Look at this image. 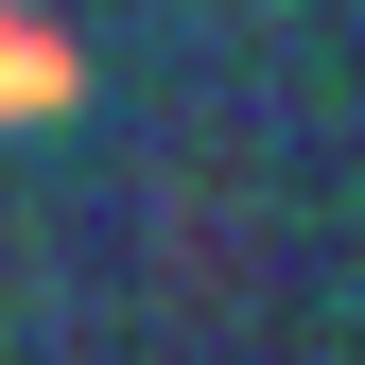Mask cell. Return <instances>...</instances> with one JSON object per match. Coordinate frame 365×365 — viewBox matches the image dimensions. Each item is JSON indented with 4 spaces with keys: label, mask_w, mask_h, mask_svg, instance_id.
I'll list each match as a JSON object with an SVG mask.
<instances>
[{
    "label": "cell",
    "mask_w": 365,
    "mask_h": 365,
    "mask_svg": "<svg viewBox=\"0 0 365 365\" xmlns=\"http://www.w3.org/2000/svg\"><path fill=\"white\" fill-rule=\"evenodd\" d=\"M0 35H18V18H0ZM0 105H70V70L53 53H0Z\"/></svg>",
    "instance_id": "1"
}]
</instances>
